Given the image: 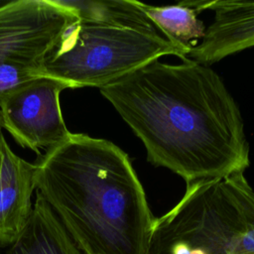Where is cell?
I'll return each mask as SVG.
<instances>
[{
  "mask_svg": "<svg viewBox=\"0 0 254 254\" xmlns=\"http://www.w3.org/2000/svg\"><path fill=\"white\" fill-rule=\"evenodd\" d=\"M190 254H206L203 250H201L200 248H191Z\"/></svg>",
  "mask_w": 254,
  "mask_h": 254,
  "instance_id": "4fadbf2b",
  "label": "cell"
},
{
  "mask_svg": "<svg viewBox=\"0 0 254 254\" xmlns=\"http://www.w3.org/2000/svg\"><path fill=\"white\" fill-rule=\"evenodd\" d=\"M197 13L214 12L213 22L206 28L202 41L188 58L210 65L222 59L254 48V1L215 0L187 1Z\"/></svg>",
  "mask_w": 254,
  "mask_h": 254,
  "instance_id": "52a82bcc",
  "label": "cell"
},
{
  "mask_svg": "<svg viewBox=\"0 0 254 254\" xmlns=\"http://www.w3.org/2000/svg\"><path fill=\"white\" fill-rule=\"evenodd\" d=\"M171 254H190L191 247L185 242H175L170 245Z\"/></svg>",
  "mask_w": 254,
  "mask_h": 254,
  "instance_id": "8fae6325",
  "label": "cell"
},
{
  "mask_svg": "<svg viewBox=\"0 0 254 254\" xmlns=\"http://www.w3.org/2000/svg\"><path fill=\"white\" fill-rule=\"evenodd\" d=\"M99 90L142 141L148 162L187 185L250 166L239 107L210 66L154 61Z\"/></svg>",
  "mask_w": 254,
  "mask_h": 254,
  "instance_id": "6da1fadb",
  "label": "cell"
},
{
  "mask_svg": "<svg viewBox=\"0 0 254 254\" xmlns=\"http://www.w3.org/2000/svg\"><path fill=\"white\" fill-rule=\"evenodd\" d=\"M133 3L170 43L188 56L196 45L197 39L204 36L206 28L203 22L197 19V12L187 1L168 6H154L136 0Z\"/></svg>",
  "mask_w": 254,
  "mask_h": 254,
  "instance_id": "30bf717a",
  "label": "cell"
},
{
  "mask_svg": "<svg viewBox=\"0 0 254 254\" xmlns=\"http://www.w3.org/2000/svg\"><path fill=\"white\" fill-rule=\"evenodd\" d=\"M66 86L50 77H37L0 98V117L13 139L40 154L63 143L70 134L63 117L60 94Z\"/></svg>",
  "mask_w": 254,
  "mask_h": 254,
  "instance_id": "8992f818",
  "label": "cell"
},
{
  "mask_svg": "<svg viewBox=\"0 0 254 254\" xmlns=\"http://www.w3.org/2000/svg\"><path fill=\"white\" fill-rule=\"evenodd\" d=\"M36 165L16 155L6 140L0 150V245L10 246L28 224L36 190Z\"/></svg>",
  "mask_w": 254,
  "mask_h": 254,
  "instance_id": "ba28073f",
  "label": "cell"
},
{
  "mask_svg": "<svg viewBox=\"0 0 254 254\" xmlns=\"http://www.w3.org/2000/svg\"><path fill=\"white\" fill-rule=\"evenodd\" d=\"M188 55L154 26H131L79 15L44 63L39 77L66 88L108 85L164 56Z\"/></svg>",
  "mask_w": 254,
  "mask_h": 254,
  "instance_id": "3957f363",
  "label": "cell"
},
{
  "mask_svg": "<svg viewBox=\"0 0 254 254\" xmlns=\"http://www.w3.org/2000/svg\"><path fill=\"white\" fill-rule=\"evenodd\" d=\"M254 227V190L244 173L187 185L182 198L156 217L154 242H185L206 254H234Z\"/></svg>",
  "mask_w": 254,
  "mask_h": 254,
  "instance_id": "277c9868",
  "label": "cell"
},
{
  "mask_svg": "<svg viewBox=\"0 0 254 254\" xmlns=\"http://www.w3.org/2000/svg\"><path fill=\"white\" fill-rule=\"evenodd\" d=\"M78 19L68 1L15 0L0 5V98L39 77L50 54Z\"/></svg>",
  "mask_w": 254,
  "mask_h": 254,
  "instance_id": "5b68a950",
  "label": "cell"
},
{
  "mask_svg": "<svg viewBox=\"0 0 254 254\" xmlns=\"http://www.w3.org/2000/svg\"><path fill=\"white\" fill-rule=\"evenodd\" d=\"M36 165V190L85 254H149L153 215L128 155L70 133Z\"/></svg>",
  "mask_w": 254,
  "mask_h": 254,
  "instance_id": "7a4b0ae2",
  "label": "cell"
},
{
  "mask_svg": "<svg viewBox=\"0 0 254 254\" xmlns=\"http://www.w3.org/2000/svg\"><path fill=\"white\" fill-rule=\"evenodd\" d=\"M2 129H3V126H2V122H1V117H0V150H1V146H2V142L4 141L5 137L3 135V132H2Z\"/></svg>",
  "mask_w": 254,
  "mask_h": 254,
  "instance_id": "7c38bea8",
  "label": "cell"
},
{
  "mask_svg": "<svg viewBox=\"0 0 254 254\" xmlns=\"http://www.w3.org/2000/svg\"><path fill=\"white\" fill-rule=\"evenodd\" d=\"M5 254H85L69 236L45 198L36 191L28 224Z\"/></svg>",
  "mask_w": 254,
  "mask_h": 254,
  "instance_id": "9c48e42d",
  "label": "cell"
}]
</instances>
